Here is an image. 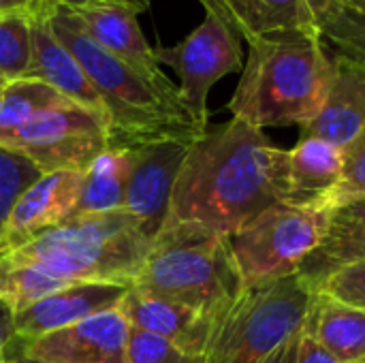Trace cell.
Returning <instances> with one entry per match:
<instances>
[{"label":"cell","instance_id":"cell-1","mask_svg":"<svg viewBox=\"0 0 365 363\" xmlns=\"http://www.w3.org/2000/svg\"><path fill=\"white\" fill-rule=\"evenodd\" d=\"M287 150L261 128L231 118L195 139L178 173L165 223L231 235L287 203Z\"/></svg>","mask_w":365,"mask_h":363},{"label":"cell","instance_id":"cell-2","mask_svg":"<svg viewBox=\"0 0 365 363\" xmlns=\"http://www.w3.org/2000/svg\"><path fill=\"white\" fill-rule=\"evenodd\" d=\"M49 28L103 98L109 150H130L167 139L195 141L207 131L192 118L171 79L154 81L103 49L86 34L66 4L49 17Z\"/></svg>","mask_w":365,"mask_h":363},{"label":"cell","instance_id":"cell-3","mask_svg":"<svg viewBox=\"0 0 365 363\" xmlns=\"http://www.w3.org/2000/svg\"><path fill=\"white\" fill-rule=\"evenodd\" d=\"M229 101L233 118L255 128L306 126L321 109L331 79V56L319 28L255 36Z\"/></svg>","mask_w":365,"mask_h":363},{"label":"cell","instance_id":"cell-4","mask_svg":"<svg viewBox=\"0 0 365 363\" xmlns=\"http://www.w3.org/2000/svg\"><path fill=\"white\" fill-rule=\"evenodd\" d=\"M133 287L199 310L216 323L246 289L227 235L171 223L154 235Z\"/></svg>","mask_w":365,"mask_h":363},{"label":"cell","instance_id":"cell-5","mask_svg":"<svg viewBox=\"0 0 365 363\" xmlns=\"http://www.w3.org/2000/svg\"><path fill=\"white\" fill-rule=\"evenodd\" d=\"M150 248L152 237L141 223L126 210H113L73 216L0 259L15 265H36L77 282L133 287Z\"/></svg>","mask_w":365,"mask_h":363},{"label":"cell","instance_id":"cell-6","mask_svg":"<svg viewBox=\"0 0 365 363\" xmlns=\"http://www.w3.org/2000/svg\"><path fill=\"white\" fill-rule=\"evenodd\" d=\"M314 289L299 276L246 287L218 323L205 363H259L302 332Z\"/></svg>","mask_w":365,"mask_h":363},{"label":"cell","instance_id":"cell-7","mask_svg":"<svg viewBox=\"0 0 365 363\" xmlns=\"http://www.w3.org/2000/svg\"><path fill=\"white\" fill-rule=\"evenodd\" d=\"M331 210L276 203L229 235L244 287L263 285L299 272L327 229Z\"/></svg>","mask_w":365,"mask_h":363},{"label":"cell","instance_id":"cell-8","mask_svg":"<svg viewBox=\"0 0 365 363\" xmlns=\"http://www.w3.org/2000/svg\"><path fill=\"white\" fill-rule=\"evenodd\" d=\"M0 145L24 154L41 173H83L109 150V126L101 116L71 103L36 113L19 128L0 137Z\"/></svg>","mask_w":365,"mask_h":363},{"label":"cell","instance_id":"cell-9","mask_svg":"<svg viewBox=\"0 0 365 363\" xmlns=\"http://www.w3.org/2000/svg\"><path fill=\"white\" fill-rule=\"evenodd\" d=\"M158 64L175 71L180 96L192 118L207 128L210 90L227 75L244 68L242 36L222 17L205 13V19L178 45L154 49Z\"/></svg>","mask_w":365,"mask_h":363},{"label":"cell","instance_id":"cell-10","mask_svg":"<svg viewBox=\"0 0 365 363\" xmlns=\"http://www.w3.org/2000/svg\"><path fill=\"white\" fill-rule=\"evenodd\" d=\"M128 338L130 323L120 308H113L13 344L17 355L41 363H128Z\"/></svg>","mask_w":365,"mask_h":363},{"label":"cell","instance_id":"cell-11","mask_svg":"<svg viewBox=\"0 0 365 363\" xmlns=\"http://www.w3.org/2000/svg\"><path fill=\"white\" fill-rule=\"evenodd\" d=\"M190 143L192 141L167 139L126 150L128 184L124 210L141 223L152 240L167 220L171 193Z\"/></svg>","mask_w":365,"mask_h":363},{"label":"cell","instance_id":"cell-12","mask_svg":"<svg viewBox=\"0 0 365 363\" xmlns=\"http://www.w3.org/2000/svg\"><path fill=\"white\" fill-rule=\"evenodd\" d=\"M81 180L79 171H51L28 186L0 227V257L73 218Z\"/></svg>","mask_w":365,"mask_h":363},{"label":"cell","instance_id":"cell-13","mask_svg":"<svg viewBox=\"0 0 365 363\" xmlns=\"http://www.w3.org/2000/svg\"><path fill=\"white\" fill-rule=\"evenodd\" d=\"M66 6L79 19L86 34L103 49L154 81L169 79L163 73L133 9L111 0H68Z\"/></svg>","mask_w":365,"mask_h":363},{"label":"cell","instance_id":"cell-14","mask_svg":"<svg viewBox=\"0 0 365 363\" xmlns=\"http://www.w3.org/2000/svg\"><path fill=\"white\" fill-rule=\"evenodd\" d=\"M130 287L115 282H79L66 287L28 310L13 317V340L30 342L45 334L58 332L88 317L120 308Z\"/></svg>","mask_w":365,"mask_h":363},{"label":"cell","instance_id":"cell-15","mask_svg":"<svg viewBox=\"0 0 365 363\" xmlns=\"http://www.w3.org/2000/svg\"><path fill=\"white\" fill-rule=\"evenodd\" d=\"M120 310L128 319L133 329L158 336L188 355L205 357L218 327L212 317L199 310L160 300L135 287H130L124 295Z\"/></svg>","mask_w":365,"mask_h":363},{"label":"cell","instance_id":"cell-16","mask_svg":"<svg viewBox=\"0 0 365 363\" xmlns=\"http://www.w3.org/2000/svg\"><path fill=\"white\" fill-rule=\"evenodd\" d=\"M331 62L325 101L302 128V137H317L344 148L365 126V60L336 51Z\"/></svg>","mask_w":365,"mask_h":363},{"label":"cell","instance_id":"cell-17","mask_svg":"<svg viewBox=\"0 0 365 363\" xmlns=\"http://www.w3.org/2000/svg\"><path fill=\"white\" fill-rule=\"evenodd\" d=\"M26 77L51 86L75 105L101 116L107 122L103 98L98 96L96 88L92 86L75 56L51 32L49 17H32V62Z\"/></svg>","mask_w":365,"mask_h":363},{"label":"cell","instance_id":"cell-18","mask_svg":"<svg viewBox=\"0 0 365 363\" xmlns=\"http://www.w3.org/2000/svg\"><path fill=\"white\" fill-rule=\"evenodd\" d=\"M361 261H365V199H355L329 212L323 240L297 274L317 293L334 274Z\"/></svg>","mask_w":365,"mask_h":363},{"label":"cell","instance_id":"cell-19","mask_svg":"<svg viewBox=\"0 0 365 363\" xmlns=\"http://www.w3.org/2000/svg\"><path fill=\"white\" fill-rule=\"evenodd\" d=\"M340 173L342 148L317 137H302L287 150V203L323 210V201L338 184Z\"/></svg>","mask_w":365,"mask_h":363},{"label":"cell","instance_id":"cell-20","mask_svg":"<svg viewBox=\"0 0 365 363\" xmlns=\"http://www.w3.org/2000/svg\"><path fill=\"white\" fill-rule=\"evenodd\" d=\"M323 349L346 363H365V310L317 291L304 327Z\"/></svg>","mask_w":365,"mask_h":363},{"label":"cell","instance_id":"cell-21","mask_svg":"<svg viewBox=\"0 0 365 363\" xmlns=\"http://www.w3.org/2000/svg\"><path fill=\"white\" fill-rule=\"evenodd\" d=\"M225 6L244 41L278 30L317 28L312 0H225Z\"/></svg>","mask_w":365,"mask_h":363},{"label":"cell","instance_id":"cell-22","mask_svg":"<svg viewBox=\"0 0 365 363\" xmlns=\"http://www.w3.org/2000/svg\"><path fill=\"white\" fill-rule=\"evenodd\" d=\"M126 184H128L126 150H107L83 171L75 216L124 210Z\"/></svg>","mask_w":365,"mask_h":363},{"label":"cell","instance_id":"cell-23","mask_svg":"<svg viewBox=\"0 0 365 363\" xmlns=\"http://www.w3.org/2000/svg\"><path fill=\"white\" fill-rule=\"evenodd\" d=\"M73 285L79 282L36 265H15L0 259V302L13 317Z\"/></svg>","mask_w":365,"mask_h":363},{"label":"cell","instance_id":"cell-24","mask_svg":"<svg viewBox=\"0 0 365 363\" xmlns=\"http://www.w3.org/2000/svg\"><path fill=\"white\" fill-rule=\"evenodd\" d=\"M71 103L73 101L38 79L21 77L15 81H6L0 90V137L19 128L41 111L64 107Z\"/></svg>","mask_w":365,"mask_h":363},{"label":"cell","instance_id":"cell-25","mask_svg":"<svg viewBox=\"0 0 365 363\" xmlns=\"http://www.w3.org/2000/svg\"><path fill=\"white\" fill-rule=\"evenodd\" d=\"M317 28L336 51L365 60V2L321 6L317 11Z\"/></svg>","mask_w":365,"mask_h":363},{"label":"cell","instance_id":"cell-26","mask_svg":"<svg viewBox=\"0 0 365 363\" xmlns=\"http://www.w3.org/2000/svg\"><path fill=\"white\" fill-rule=\"evenodd\" d=\"M32 62V17L26 11L0 13V79L28 75Z\"/></svg>","mask_w":365,"mask_h":363},{"label":"cell","instance_id":"cell-27","mask_svg":"<svg viewBox=\"0 0 365 363\" xmlns=\"http://www.w3.org/2000/svg\"><path fill=\"white\" fill-rule=\"evenodd\" d=\"M365 199V126L342 148V173L323 201V210Z\"/></svg>","mask_w":365,"mask_h":363},{"label":"cell","instance_id":"cell-28","mask_svg":"<svg viewBox=\"0 0 365 363\" xmlns=\"http://www.w3.org/2000/svg\"><path fill=\"white\" fill-rule=\"evenodd\" d=\"M43 173L24 154L0 145V227L4 225L15 201L32 186Z\"/></svg>","mask_w":365,"mask_h":363},{"label":"cell","instance_id":"cell-29","mask_svg":"<svg viewBox=\"0 0 365 363\" xmlns=\"http://www.w3.org/2000/svg\"><path fill=\"white\" fill-rule=\"evenodd\" d=\"M128 363H205V357L188 355L158 336L130 327Z\"/></svg>","mask_w":365,"mask_h":363},{"label":"cell","instance_id":"cell-30","mask_svg":"<svg viewBox=\"0 0 365 363\" xmlns=\"http://www.w3.org/2000/svg\"><path fill=\"white\" fill-rule=\"evenodd\" d=\"M319 291H327L329 295L365 310V261L334 274Z\"/></svg>","mask_w":365,"mask_h":363},{"label":"cell","instance_id":"cell-31","mask_svg":"<svg viewBox=\"0 0 365 363\" xmlns=\"http://www.w3.org/2000/svg\"><path fill=\"white\" fill-rule=\"evenodd\" d=\"M295 363H346L334 357L327 349H323L312 336L306 332H299V349Z\"/></svg>","mask_w":365,"mask_h":363},{"label":"cell","instance_id":"cell-32","mask_svg":"<svg viewBox=\"0 0 365 363\" xmlns=\"http://www.w3.org/2000/svg\"><path fill=\"white\" fill-rule=\"evenodd\" d=\"M297 349H299V334L282 342L276 351H272L263 362L259 363H295L297 359Z\"/></svg>","mask_w":365,"mask_h":363},{"label":"cell","instance_id":"cell-33","mask_svg":"<svg viewBox=\"0 0 365 363\" xmlns=\"http://www.w3.org/2000/svg\"><path fill=\"white\" fill-rule=\"evenodd\" d=\"M30 17H51L60 6L68 4V0H19Z\"/></svg>","mask_w":365,"mask_h":363},{"label":"cell","instance_id":"cell-34","mask_svg":"<svg viewBox=\"0 0 365 363\" xmlns=\"http://www.w3.org/2000/svg\"><path fill=\"white\" fill-rule=\"evenodd\" d=\"M13 342V315L0 302V353Z\"/></svg>","mask_w":365,"mask_h":363},{"label":"cell","instance_id":"cell-35","mask_svg":"<svg viewBox=\"0 0 365 363\" xmlns=\"http://www.w3.org/2000/svg\"><path fill=\"white\" fill-rule=\"evenodd\" d=\"M199 2L203 4L205 13H214V15H218V17L229 21V13H227V6H225V0H199Z\"/></svg>","mask_w":365,"mask_h":363},{"label":"cell","instance_id":"cell-36","mask_svg":"<svg viewBox=\"0 0 365 363\" xmlns=\"http://www.w3.org/2000/svg\"><path fill=\"white\" fill-rule=\"evenodd\" d=\"M111 2L126 4L128 9H133V11L139 15V13H143V11H148V9H150V2H152V0H111Z\"/></svg>","mask_w":365,"mask_h":363},{"label":"cell","instance_id":"cell-37","mask_svg":"<svg viewBox=\"0 0 365 363\" xmlns=\"http://www.w3.org/2000/svg\"><path fill=\"white\" fill-rule=\"evenodd\" d=\"M9 11H26V9L19 0H0V13H9Z\"/></svg>","mask_w":365,"mask_h":363},{"label":"cell","instance_id":"cell-38","mask_svg":"<svg viewBox=\"0 0 365 363\" xmlns=\"http://www.w3.org/2000/svg\"><path fill=\"white\" fill-rule=\"evenodd\" d=\"M357 2H365V0H312L314 11H319L321 6H327V4H357Z\"/></svg>","mask_w":365,"mask_h":363},{"label":"cell","instance_id":"cell-39","mask_svg":"<svg viewBox=\"0 0 365 363\" xmlns=\"http://www.w3.org/2000/svg\"><path fill=\"white\" fill-rule=\"evenodd\" d=\"M0 363H15V349H13V342L0 353Z\"/></svg>","mask_w":365,"mask_h":363},{"label":"cell","instance_id":"cell-40","mask_svg":"<svg viewBox=\"0 0 365 363\" xmlns=\"http://www.w3.org/2000/svg\"><path fill=\"white\" fill-rule=\"evenodd\" d=\"M13 349H15V344H13ZM15 363H41V362H32V359H26V357L17 355V351H15Z\"/></svg>","mask_w":365,"mask_h":363},{"label":"cell","instance_id":"cell-41","mask_svg":"<svg viewBox=\"0 0 365 363\" xmlns=\"http://www.w3.org/2000/svg\"><path fill=\"white\" fill-rule=\"evenodd\" d=\"M4 83H6V81H2V79H0V90H2V86H4Z\"/></svg>","mask_w":365,"mask_h":363}]
</instances>
